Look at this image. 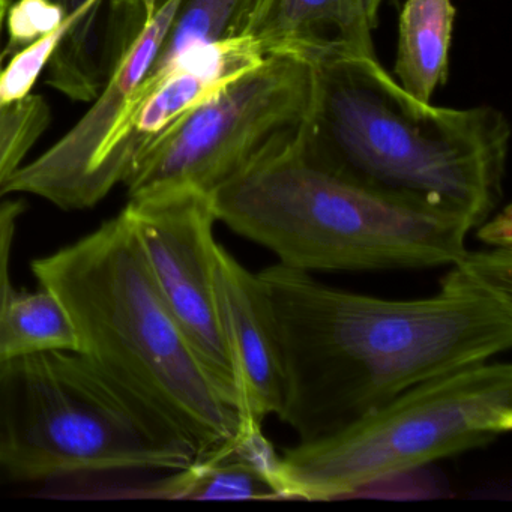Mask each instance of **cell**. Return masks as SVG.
Returning <instances> with one entry per match:
<instances>
[{
	"mask_svg": "<svg viewBox=\"0 0 512 512\" xmlns=\"http://www.w3.org/2000/svg\"><path fill=\"white\" fill-rule=\"evenodd\" d=\"M217 221L304 272L451 266L467 253V218L368 187L305 149L299 128L211 194Z\"/></svg>",
	"mask_w": 512,
	"mask_h": 512,
	"instance_id": "3",
	"label": "cell"
},
{
	"mask_svg": "<svg viewBox=\"0 0 512 512\" xmlns=\"http://www.w3.org/2000/svg\"><path fill=\"white\" fill-rule=\"evenodd\" d=\"M11 4H13L14 0H10Z\"/></svg>",
	"mask_w": 512,
	"mask_h": 512,
	"instance_id": "25",
	"label": "cell"
},
{
	"mask_svg": "<svg viewBox=\"0 0 512 512\" xmlns=\"http://www.w3.org/2000/svg\"><path fill=\"white\" fill-rule=\"evenodd\" d=\"M71 25L73 19L67 17L52 34L40 38L11 56L10 64L0 70V109L31 95L35 82L46 70L59 41Z\"/></svg>",
	"mask_w": 512,
	"mask_h": 512,
	"instance_id": "19",
	"label": "cell"
},
{
	"mask_svg": "<svg viewBox=\"0 0 512 512\" xmlns=\"http://www.w3.org/2000/svg\"><path fill=\"white\" fill-rule=\"evenodd\" d=\"M511 428L512 365L490 359L418 383L335 433L284 449L272 482L280 499L361 496Z\"/></svg>",
	"mask_w": 512,
	"mask_h": 512,
	"instance_id": "6",
	"label": "cell"
},
{
	"mask_svg": "<svg viewBox=\"0 0 512 512\" xmlns=\"http://www.w3.org/2000/svg\"><path fill=\"white\" fill-rule=\"evenodd\" d=\"M455 17L452 0H406L401 11L394 79L419 103L448 82Z\"/></svg>",
	"mask_w": 512,
	"mask_h": 512,
	"instance_id": "15",
	"label": "cell"
},
{
	"mask_svg": "<svg viewBox=\"0 0 512 512\" xmlns=\"http://www.w3.org/2000/svg\"><path fill=\"white\" fill-rule=\"evenodd\" d=\"M311 92L305 149L368 187L481 226L503 197L511 128L491 106L419 103L377 62L344 47L305 58Z\"/></svg>",
	"mask_w": 512,
	"mask_h": 512,
	"instance_id": "2",
	"label": "cell"
},
{
	"mask_svg": "<svg viewBox=\"0 0 512 512\" xmlns=\"http://www.w3.org/2000/svg\"><path fill=\"white\" fill-rule=\"evenodd\" d=\"M73 326L77 352L208 457L239 430L158 293L124 211L32 263Z\"/></svg>",
	"mask_w": 512,
	"mask_h": 512,
	"instance_id": "4",
	"label": "cell"
},
{
	"mask_svg": "<svg viewBox=\"0 0 512 512\" xmlns=\"http://www.w3.org/2000/svg\"><path fill=\"white\" fill-rule=\"evenodd\" d=\"M184 0H167L146 20L85 116L55 145L23 164L2 196L31 194L65 211L91 209V184L113 137L124 124Z\"/></svg>",
	"mask_w": 512,
	"mask_h": 512,
	"instance_id": "9",
	"label": "cell"
},
{
	"mask_svg": "<svg viewBox=\"0 0 512 512\" xmlns=\"http://www.w3.org/2000/svg\"><path fill=\"white\" fill-rule=\"evenodd\" d=\"M283 362L277 416L298 442L335 433L425 380L512 346V281L490 254L467 251L436 295L382 299L275 263L257 272Z\"/></svg>",
	"mask_w": 512,
	"mask_h": 512,
	"instance_id": "1",
	"label": "cell"
},
{
	"mask_svg": "<svg viewBox=\"0 0 512 512\" xmlns=\"http://www.w3.org/2000/svg\"><path fill=\"white\" fill-rule=\"evenodd\" d=\"M194 460L167 422L77 350L0 364V470L13 478L175 472Z\"/></svg>",
	"mask_w": 512,
	"mask_h": 512,
	"instance_id": "5",
	"label": "cell"
},
{
	"mask_svg": "<svg viewBox=\"0 0 512 512\" xmlns=\"http://www.w3.org/2000/svg\"><path fill=\"white\" fill-rule=\"evenodd\" d=\"M167 0H109V61L115 65L139 35L149 16Z\"/></svg>",
	"mask_w": 512,
	"mask_h": 512,
	"instance_id": "21",
	"label": "cell"
},
{
	"mask_svg": "<svg viewBox=\"0 0 512 512\" xmlns=\"http://www.w3.org/2000/svg\"><path fill=\"white\" fill-rule=\"evenodd\" d=\"M263 2L265 0H184L139 91L154 85L188 50L245 37Z\"/></svg>",
	"mask_w": 512,
	"mask_h": 512,
	"instance_id": "17",
	"label": "cell"
},
{
	"mask_svg": "<svg viewBox=\"0 0 512 512\" xmlns=\"http://www.w3.org/2000/svg\"><path fill=\"white\" fill-rule=\"evenodd\" d=\"M305 59L271 55L173 122L139 158L128 196L193 188L211 196L263 149L298 131L310 104Z\"/></svg>",
	"mask_w": 512,
	"mask_h": 512,
	"instance_id": "7",
	"label": "cell"
},
{
	"mask_svg": "<svg viewBox=\"0 0 512 512\" xmlns=\"http://www.w3.org/2000/svg\"><path fill=\"white\" fill-rule=\"evenodd\" d=\"M476 230L479 239L490 247L512 248L511 206L506 205L496 217H488Z\"/></svg>",
	"mask_w": 512,
	"mask_h": 512,
	"instance_id": "22",
	"label": "cell"
},
{
	"mask_svg": "<svg viewBox=\"0 0 512 512\" xmlns=\"http://www.w3.org/2000/svg\"><path fill=\"white\" fill-rule=\"evenodd\" d=\"M385 0H364L365 13H367L368 25L370 28L376 29L379 23L380 8H382Z\"/></svg>",
	"mask_w": 512,
	"mask_h": 512,
	"instance_id": "23",
	"label": "cell"
},
{
	"mask_svg": "<svg viewBox=\"0 0 512 512\" xmlns=\"http://www.w3.org/2000/svg\"><path fill=\"white\" fill-rule=\"evenodd\" d=\"M22 202L0 203V364L44 350H77V338L61 302L40 286L35 292L13 283L11 260Z\"/></svg>",
	"mask_w": 512,
	"mask_h": 512,
	"instance_id": "14",
	"label": "cell"
},
{
	"mask_svg": "<svg viewBox=\"0 0 512 512\" xmlns=\"http://www.w3.org/2000/svg\"><path fill=\"white\" fill-rule=\"evenodd\" d=\"M268 56L254 38L238 37L194 47L134 98L127 121L101 157L91 184L92 208L124 184L146 149L185 113L259 67Z\"/></svg>",
	"mask_w": 512,
	"mask_h": 512,
	"instance_id": "10",
	"label": "cell"
},
{
	"mask_svg": "<svg viewBox=\"0 0 512 512\" xmlns=\"http://www.w3.org/2000/svg\"><path fill=\"white\" fill-rule=\"evenodd\" d=\"M52 121L43 97L28 95L0 109V196L11 176L23 166L26 155L41 139Z\"/></svg>",
	"mask_w": 512,
	"mask_h": 512,
	"instance_id": "18",
	"label": "cell"
},
{
	"mask_svg": "<svg viewBox=\"0 0 512 512\" xmlns=\"http://www.w3.org/2000/svg\"><path fill=\"white\" fill-rule=\"evenodd\" d=\"M122 211L167 310L203 370L238 413L235 374L215 301L217 217L211 196L193 188H166L130 197Z\"/></svg>",
	"mask_w": 512,
	"mask_h": 512,
	"instance_id": "8",
	"label": "cell"
},
{
	"mask_svg": "<svg viewBox=\"0 0 512 512\" xmlns=\"http://www.w3.org/2000/svg\"><path fill=\"white\" fill-rule=\"evenodd\" d=\"M7 14L10 41L2 53L4 59L52 34L65 22L64 11L50 0H14Z\"/></svg>",
	"mask_w": 512,
	"mask_h": 512,
	"instance_id": "20",
	"label": "cell"
},
{
	"mask_svg": "<svg viewBox=\"0 0 512 512\" xmlns=\"http://www.w3.org/2000/svg\"><path fill=\"white\" fill-rule=\"evenodd\" d=\"M73 25L59 41L47 83L74 101H92L109 77V0H50Z\"/></svg>",
	"mask_w": 512,
	"mask_h": 512,
	"instance_id": "16",
	"label": "cell"
},
{
	"mask_svg": "<svg viewBox=\"0 0 512 512\" xmlns=\"http://www.w3.org/2000/svg\"><path fill=\"white\" fill-rule=\"evenodd\" d=\"M278 452L262 425L239 424L238 433L208 457L170 472L146 487L140 496L158 499L241 500L280 499L272 470Z\"/></svg>",
	"mask_w": 512,
	"mask_h": 512,
	"instance_id": "13",
	"label": "cell"
},
{
	"mask_svg": "<svg viewBox=\"0 0 512 512\" xmlns=\"http://www.w3.org/2000/svg\"><path fill=\"white\" fill-rule=\"evenodd\" d=\"M10 5V0H0V31H2V26H4L5 16H7V10Z\"/></svg>",
	"mask_w": 512,
	"mask_h": 512,
	"instance_id": "24",
	"label": "cell"
},
{
	"mask_svg": "<svg viewBox=\"0 0 512 512\" xmlns=\"http://www.w3.org/2000/svg\"><path fill=\"white\" fill-rule=\"evenodd\" d=\"M214 286L221 334L236 380L241 424L263 425L283 400V362L274 314L259 275L215 245Z\"/></svg>",
	"mask_w": 512,
	"mask_h": 512,
	"instance_id": "11",
	"label": "cell"
},
{
	"mask_svg": "<svg viewBox=\"0 0 512 512\" xmlns=\"http://www.w3.org/2000/svg\"><path fill=\"white\" fill-rule=\"evenodd\" d=\"M364 0H265L248 37L266 56L307 58L326 47L374 55Z\"/></svg>",
	"mask_w": 512,
	"mask_h": 512,
	"instance_id": "12",
	"label": "cell"
}]
</instances>
